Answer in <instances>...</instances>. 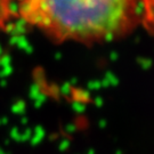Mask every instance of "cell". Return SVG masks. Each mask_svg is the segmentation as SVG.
Here are the masks:
<instances>
[{
  "instance_id": "obj_1",
  "label": "cell",
  "mask_w": 154,
  "mask_h": 154,
  "mask_svg": "<svg viewBox=\"0 0 154 154\" xmlns=\"http://www.w3.org/2000/svg\"><path fill=\"white\" fill-rule=\"evenodd\" d=\"M18 14L53 41L91 45L154 21V0H18Z\"/></svg>"
},
{
  "instance_id": "obj_2",
  "label": "cell",
  "mask_w": 154,
  "mask_h": 154,
  "mask_svg": "<svg viewBox=\"0 0 154 154\" xmlns=\"http://www.w3.org/2000/svg\"><path fill=\"white\" fill-rule=\"evenodd\" d=\"M0 1H1V0H0Z\"/></svg>"
}]
</instances>
